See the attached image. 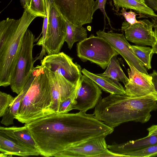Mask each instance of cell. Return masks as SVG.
Returning a JSON list of instances; mask_svg holds the SVG:
<instances>
[{
    "mask_svg": "<svg viewBox=\"0 0 157 157\" xmlns=\"http://www.w3.org/2000/svg\"><path fill=\"white\" fill-rule=\"evenodd\" d=\"M40 155L54 156L66 148L92 138L106 136L107 126L94 114L54 113L25 124Z\"/></svg>",
    "mask_w": 157,
    "mask_h": 157,
    "instance_id": "6da1fadb",
    "label": "cell"
},
{
    "mask_svg": "<svg viewBox=\"0 0 157 157\" xmlns=\"http://www.w3.org/2000/svg\"><path fill=\"white\" fill-rule=\"evenodd\" d=\"M157 109V98L150 94L138 97L110 94L101 98L93 114L98 120L114 128L129 121L144 123Z\"/></svg>",
    "mask_w": 157,
    "mask_h": 157,
    "instance_id": "7a4b0ae2",
    "label": "cell"
},
{
    "mask_svg": "<svg viewBox=\"0 0 157 157\" xmlns=\"http://www.w3.org/2000/svg\"><path fill=\"white\" fill-rule=\"evenodd\" d=\"M36 16L24 10L18 19L7 18L0 22V86L10 85L21 51L23 38Z\"/></svg>",
    "mask_w": 157,
    "mask_h": 157,
    "instance_id": "3957f363",
    "label": "cell"
},
{
    "mask_svg": "<svg viewBox=\"0 0 157 157\" xmlns=\"http://www.w3.org/2000/svg\"><path fill=\"white\" fill-rule=\"evenodd\" d=\"M35 77L24 96L15 119L28 124L55 113L48 76L44 67L37 66Z\"/></svg>",
    "mask_w": 157,
    "mask_h": 157,
    "instance_id": "277c9868",
    "label": "cell"
},
{
    "mask_svg": "<svg viewBox=\"0 0 157 157\" xmlns=\"http://www.w3.org/2000/svg\"><path fill=\"white\" fill-rule=\"evenodd\" d=\"M35 36L28 29L23 38L19 57L13 73L10 84L12 91L19 94L29 81L35 67L33 57Z\"/></svg>",
    "mask_w": 157,
    "mask_h": 157,
    "instance_id": "5b68a950",
    "label": "cell"
},
{
    "mask_svg": "<svg viewBox=\"0 0 157 157\" xmlns=\"http://www.w3.org/2000/svg\"><path fill=\"white\" fill-rule=\"evenodd\" d=\"M77 51L82 61H89L104 69L113 57L119 54L106 40L93 34L77 44Z\"/></svg>",
    "mask_w": 157,
    "mask_h": 157,
    "instance_id": "8992f818",
    "label": "cell"
},
{
    "mask_svg": "<svg viewBox=\"0 0 157 157\" xmlns=\"http://www.w3.org/2000/svg\"><path fill=\"white\" fill-rule=\"evenodd\" d=\"M66 28L64 18L53 0H51L44 43L48 55L60 52L65 41Z\"/></svg>",
    "mask_w": 157,
    "mask_h": 157,
    "instance_id": "52a82bcc",
    "label": "cell"
},
{
    "mask_svg": "<svg viewBox=\"0 0 157 157\" xmlns=\"http://www.w3.org/2000/svg\"><path fill=\"white\" fill-rule=\"evenodd\" d=\"M64 18L72 23L83 25L92 22L94 0H53Z\"/></svg>",
    "mask_w": 157,
    "mask_h": 157,
    "instance_id": "ba28073f",
    "label": "cell"
},
{
    "mask_svg": "<svg viewBox=\"0 0 157 157\" xmlns=\"http://www.w3.org/2000/svg\"><path fill=\"white\" fill-rule=\"evenodd\" d=\"M41 66L52 72H57L72 83L76 84L82 75L80 66L63 52L48 55L41 60Z\"/></svg>",
    "mask_w": 157,
    "mask_h": 157,
    "instance_id": "9c48e42d",
    "label": "cell"
},
{
    "mask_svg": "<svg viewBox=\"0 0 157 157\" xmlns=\"http://www.w3.org/2000/svg\"><path fill=\"white\" fill-rule=\"evenodd\" d=\"M101 88L91 79L82 75L78 89L72 109L86 112L95 107L101 99Z\"/></svg>",
    "mask_w": 157,
    "mask_h": 157,
    "instance_id": "30bf717a",
    "label": "cell"
},
{
    "mask_svg": "<svg viewBox=\"0 0 157 157\" xmlns=\"http://www.w3.org/2000/svg\"><path fill=\"white\" fill-rule=\"evenodd\" d=\"M97 36L106 40L119 54L128 64H131L140 72L148 74L146 68L133 51L131 45L128 43L123 34L113 32L106 33L99 30Z\"/></svg>",
    "mask_w": 157,
    "mask_h": 157,
    "instance_id": "8fae6325",
    "label": "cell"
},
{
    "mask_svg": "<svg viewBox=\"0 0 157 157\" xmlns=\"http://www.w3.org/2000/svg\"><path fill=\"white\" fill-rule=\"evenodd\" d=\"M127 72L129 81L124 85L125 95L138 97L152 94L157 98L151 75L143 73L130 64Z\"/></svg>",
    "mask_w": 157,
    "mask_h": 157,
    "instance_id": "7c38bea8",
    "label": "cell"
},
{
    "mask_svg": "<svg viewBox=\"0 0 157 157\" xmlns=\"http://www.w3.org/2000/svg\"><path fill=\"white\" fill-rule=\"evenodd\" d=\"M153 23L147 19L141 23L131 24L126 21L122 24L121 30L125 33L126 40L137 45L153 46L157 41L153 30Z\"/></svg>",
    "mask_w": 157,
    "mask_h": 157,
    "instance_id": "4fadbf2b",
    "label": "cell"
},
{
    "mask_svg": "<svg viewBox=\"0 0 157 157\" xmlns=\"http://www.w3.org/2000/svg\"><path fill=\"white\" fill-rule=\"evenodd\" d=\"M105 137L92 138L69 147L57 153L56 157H97L108 149Z\"/></svg>",
    "mask_w": 157,
    "mask_h": 157,
    "instance_id": "5bb4252c",
    "label": "cell"
},
{
    "mask_svg": "<svg viewBox=\"0 0 157 157\" xmlns=\"http://www.w3.org/2000/svg\"><path fill=\"white\" fill-rule=\"evenodd\" d=\"M42 67L49 81L52 100V108L55 113H57L60 103L74 92L79 81L77 84H74L57 72L51 71L47 67Z\"/></svg>",
    "mask_w": 157,
    "mask_h": 157,
    "instance_id": "9a60e30c",
    "label": "cell"
},
{
    "mask_svg": "<svg viewBox=\"0 0 157 157\" xmlns=\"http://www.w3.org/2000/svg\"><path fill=\"white\" fill-rule=\"evenodd\" d=\"M0 157H12L17 155L22 157L38 156L39 151L25 146L15 139L0 132Z\"/></svg>",
    "mask_w": 157,
    "mask_h": 157,
    "instance_id": "2e32d148",
    "label": "cell"
},
{
    "mask_svg": "<svg viewBox=\"0 0 157 157\" xmlns=\"http://www.w3.org/2000/svg\"><path fill=\"white\" fill-rule=\"evenodd\" d=\"M156 144L157 135L147 136L121 144L114 142L111 145H108L107 147L109 150L114 153L124 155V154L127 152Z\"/></svg>",
    "mask_w": 157,
    "mask_h": 157,
    "instance_id": "e0dca14e",
    "label": "cell"
},
{
    "mask_svg": "<svg viewBox=\"0 0 157 157\" xmlns=\"http://www.w3.org/2000/svg\"><path fill=\"white\" fill-rule=\"evenodd\" d=\"M85 75L94 82L104 91L115 95H125L124 88L119 81L110 78L94 74L85 68L82 70Z\"/></svg>",
    "mask_w": 157,
    "mask_h": 157,
    "instance_id": "ac0fdd59",
    "label": "cell"
},
{
    "mask_svg": "<svg viewBox=\"0 0 157 157\" xmlns=\"http://www.w3.org/2000/svg\"><path fill=\"white\" fill-rule=\"evenodd\" d=\"M0 132L15 139L28 147L39 151L35 142L26 126L25 125L21 127L13 126L9 127L0 126Z\"/></svg>",
    "mask_w": 157,
    "mask_h": 157,
    "instance_id": "d6986e66",
    "label": "cell"
},
{
    "mask_svg": "<svg viewBox=\"0 0 157 157\" xmlns=\"http://www.w3.org/2000/svg\"><path fill=\"white\" fill-rule=\"evenodd\" d=\"M37 67L36 66L31 74L29 80L21 92L14 98L6 111L2 117L1 123L6 126L13 124V120L19 109L22 100L29 90L36 74Z\"/></svg>",
    "mask_w": 157,
    "mask_h": 157,
    "instance_id": "ffe728a7",
    "label": "cell"
},
{
    "mask_svg": "<svg viewBox=\"0 0 157 157\" xmlns=\"http://www.w3.org/2000/svg\"><path fill=\"white\" fill-rule=\"evenodd\" d=\"M66 33L65 41L71 49L76 42H80L87 37L86 29L82 25H75L65 19Z\"/></svg>",
    "mask_w": 157,
    "mask_h": 157,
    "instance_id": "44dd1931",
    "label": "cell"
},
{
    "mask_svg": "<svg viewBox=\"0 0 157 157\" xmlns=\"http://www.w3.org/2000/svg\"><path fill=\"white\" fill-rule=\"evenodd\" d=\"M115 11L118 13L120 8L133 10L140 14L155 16L156 14L154 10L145 4L141 3L136 0H113Z\"/></svg>",
    "mask_w": 157,
    "mask_h": 157,
    "instance_id": "7402d4cb",
    "label": "cell"
},
{
    "mask_svg": "<svg viewBox=\"0 0 157 157\" xmlns=\"http://www.w3.org/2000/svg\"><path fill=\"white\" fill-rule=\"evenodd\" d=\"M117 58V56L113 57L105 71L103 73L99 74L121 82L125 85L128 82L129 79L123 71Z\"/></svg>",
    "mask_w": 157,
    "mask_h": 157,
    "instance_id": "603a6c76",
    "label": "cell"
},
{
    "mask_svg": "<svg viewBox=\"0 0 157 157\" xmlns=\"http://www.w3.org/2000/svg\"><path fill=\"white\" fill-rule=\"evenodd\" d=\"M132 48L137 57L147 69L151 68V61L154 54L152 48L140 45H131Z\"/></svg>",
    "mask_w": 157,
    "mask_h": 157,
    "instance_id": "cb8c5ba5",
    "label": "cell"
},
{
    "mask_svg": "<svg viewBox=\"0 0 157 157\" xmlns=\"http://www.w3.org/2000/svg\"><path fill=\"white\" fill-rule=\"evenodd\" d=\"M50 0H31L27 10L36 17H44Z\"/></svg>",
    "mask_w": 157,
    "mask_h": 157,
    "instance_id": "d4e9b609",
    "label": "cell"
},
{
    "mask_svg": "<svg viewBox=\"0 0 157 157\" xmlns=\"http://www.w3.org/2000/svg\"><path fill=\"white\" fill-rule=\"evenodd\" d=\"M126 157H157V144L125 153Z\"/></svg>",
    "mask_w": 157,
    "mask_h": 157,
    "instance_id": "484cf974",
    "label": "cell"
},
{
    "mask_svg": "<svg viewBox=\"0 0 157 157\" xmlns=\"http://www.w3.org/2000/svg\"><path fill=\"white\" fill-rule=\"evenodd\" d=\"M81 79L78 83L74 92L66 99L60 103L57 113H67L72 110L74 101L78 89L81 83Z\"/></svg>",
    "mask_w": 157,
    "mask_h": 157,
    "instance_id": "4316f807",
    "label": "cell"
},
{
    "mask_svg": "<svg viewBox=\"0 0 157 157\" xmlns=\"http://www.w3.org/2000/svg\"><path fill=\"white\" fill-rule=\"evenodd\" d=\"M10 95L0 92V117H2L14 99Z\"/></svg>",
    "mask_w": 157,
    "mask_h": 157,
    "instance_id": "83f0119b",
    "label": "cell"
},
{
    "mask_svg": "<svg viewBox=\"0 0 157 157\" xmlns=\"http://www.w3.org/2000/svg\"><path fill=\"white\" fill-rule=\"evenodd\" d=\"M121 12V13H119L118 14L122 15L125 18L126 21L131 24L142 22V20L138 21L136 20V16L137 14L131 10L127 12L125 9L122 8Z\"/></svg>",
    "mask_w": 157,
    "mask_h": 157,
    "instance_id": "f1b7e54d",
    "label": "cell"
},
{
    "mask_svg": "<svg viewBox=\"0 0 157 157\" xmlns=\"http://www.w3.org/2000/svg\"><path fill=\"white\" fill-rule=\"evenodd\" d=\"M106 1L107 0H96L95 1L94 12H95L97 10L100 9L103 14L105 23V18H107L109 24L111 27L109 18L107 16L105 10V7Z\"/></svg>",
    "mask_w": 157,
    "mask_h": 157,
    "instance_id": "f546056e",
    "label": "cell"
},
{
    "mask_svg": "<svg viewBox=\"0 0 157 157\" xmlns=\"http://www.w3.org/2000/svg\"><path fill=\"white\" fill-rule=\"evenodd\" d=\"M125 157V156L123 155H121L114 153L108 149H107L103 153L98 155L97 157Z\"/></svg>",
    "mask_w": 157,
    "mask_h": 157,
    "instance_id": "4dcf8cb0",
    "label": "cell"
},
{
    "mask_svg": "<svg viewBox=\"0 0 157 157\" xmlns=\"http://www.w3.org/2000/svg\"><path fill=\"white\" fill-rule=\"evenodd\" d=\"M148 132L147 136L157 135V125H153L147 129Z\"/></svg>",
    "mask_w": 157,
    "mask_h": 157,
    "instance_id": "1f68e13d",
    "label": "cell"
},
{
    "mask_svg": "<svg viewBox=\"0 0 157 157\" xmlns=\"http://www.w3.org/2000/svg\"><path fill=\"white\" fill-rule=\"evenodd\" d=\"M152 78V80L155 90L157 94V72L155 70L153 71L152 73L150 74Z\"/></svg>",
    "mask_w": 157,
    "mask_h": 157,
    "instance_id": "d6a6232c",
    "label": "cell"
},
{
    "mask_svg": "<svg viewBox=\"0 0 157 157\" xmlns=\"http://www.w3.org/2000/svg\"><path fill=\"white\" fill-rule=\"evenodd\" d=\"M154 33L157 39V41L155 45L152 47L154 53L157 54V25H154Z\"/></svg>",
    "mask_w": 157,
    "mask_h": 157,
    "instance_id": "836d02e7",
    "label": "cell"
},
{
    "mask_svg": "<svg viewBox=\"0 0 157 157\" xmlns=\"http://www.w3.org/2000/svg\"><path fill=\"white\" fill-rule=\"evenodd\" d=\"M152 20V22L154 25H157V14L155 16H149Z\"/></svg>",
    "mask_w": 157,
    "mask_h": 157,
    "instance_id": "e575fe53",
    "label": "cell"
},
{
    "mask_svg": "<svg viewBox=\"0 0 157 157\" xmlns=\"http://www.w3.org/2000/svg\"><path fill=\"white\" fill-rule=\"evenodd\" d=\"M31 0H26V4L25 7L24 8V10H27Z\"/></svg>",
    "mask_w": 157,
    "mask_h": 157,
    "instance_id": "d590c367",
    "label": "cell"
},
{
    "mask_svg": "<svg viewBox=\"0 0 157 157\" xmlns=\"http://www.w3.org/2000/svg\"><path fill=\"white\" fill-rule=\"evenodd\" d=\"M20 2L22 6L24 8L26 4V0H20Z\"/></svg>",
    "mask_w": 157,
    "mask_h": 157,
    "instance_id": "8d00e7d4",
    "label": "cell"
},
{
    "mask_svg": "<svg viewBox=\"0 0 157 157\" xmlns=\"http://www.w3.org/2000/svg\"><path fill=\"white\" fill-rule=\"evenodd\" d=\"M136 0L141 3H142L143 4H145V0Z\"/></svg>",
    "mask_w": 157,
    "mask_h": 157,
    "instance_id": "74e56055",
    "label": "cell"
}]
</instances>
